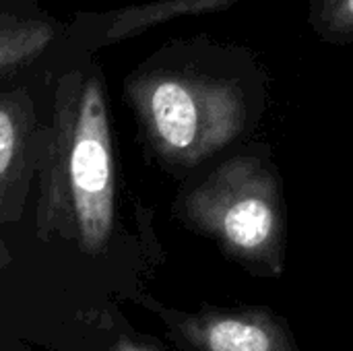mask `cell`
<instances>
[{
    "label": "cell",
    "instance_id": "obj_1",
    "mask_svg": "<svg viewBox=\"0 0 353 351\" xmlns=\"http://www.w3.org/2000/svg\"><path fill=\"white\" fill-rule=\"evenodd\" d=\"M37 166V236L103 252L116 219V163L97 83L89 81L66 108Z\"/></svg>",
    "mask_w": 353,
    "mask_h": 351
},
{
    "label": "cell",
    "instance_id": "obj_2",
    "mask_svg": "<svg viewBox=\"0 0 353 351\" xmlns=\"http://www.w3.org/2000/svg\"><path fill=\"white\" fill-rule=\"evenodd\" d=\"M188 221L238 259L281 273L283 215L273 172L254 157L221 163L184 199Z\"/></svg>",
    "mask_w": 353,
    "mask_h": 351
},
{
    "label": "cell",
    "instance_id": "obj_3",
    "mask_svg": "<svg viewBox=\"0 0 353 351\" xmlns=\"http://www.w3.org/2000/svg\"><path fill=\"white\" fill-rule=\"evenodd\" d=\"M149 134L157 151L178 166H194L238 137L242 101L230 87L157 81L145 97Z\"/></svg>",
    "mask_w": 353,
    "mask_h": 351
},
{
    "label": "cell",
    "instance_id": "obj_4",
    "mask_svg": "<svg viewBox=\"0 0 353 351\" xmlns=\"http://www.w3.org/2000/svg\"><path fill=\"white\" fill-rule=\"evenodd\" d=\"M163 319L192 351H294L283 323L259 308L205 310Z\"/></svg>",
    "mask_w": 353,
    "mask_h": 351
},
{
    "label": "cell",
    "instance_id": "obj_5",
    "mask_svg": "<svg viewBox=\"0 0 353 351\" xmlns=\"http://www.w3.org/2000/svg\"><path fill=\"white\" fill-rule=\"evenodd\" d=\"M37 161L25 118L12 106L0 103V223L17 219Z\"/></svg>",
    "mask_w": 353,
    "mask_h": 351
},
{
    "label": "cell",
    "instance_id": "obj_6",
    "mask_svg": "<svg viewBox=\"0 0 353 351\" xmlns=\"http://www.w3.org/2000/svg\"><path fill=\"white\" fill-rule=\"evenodd\" d=\"M114 351H153L149 348H143V345H134V343H128V341H122Z\"/></svg>",
    "mask_w": 353,
    "mask_h": 351
},
{
    "label": "cell",
    "instance_id": "obj_7",
    "mask_svg": "<svg viewBox=\"0 0 353 351\" xmlns=\"http://www.w3.org/2000/svg\"><path fill=\"white\" fill-rule=\"evenodd\" d=\"M6 265H8V252H6V246L0 242V273Z\"/></svg>",
    "mask_w": 353,
    "mask_h": 351
}]
</instances>
